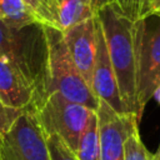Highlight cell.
<instances>
[{
  "label": "cell",
  "mask_w": 160,
  "mask_h": 160,
  "mask_svg": "<svg viewBox=\"0 0 160 160\" xmlns=\"http://www.w3.org/2000/svg\"><path fill=\"white\" fill-rule=\"evenodd\" d=\"M96 16L104 31L120 98L126 111L135 114V21L126 18L114 4L104 6Z\"/></svg>",
  "instance_id": "1"
},
{
  "label": "cell",
  "mask_w": 160,
  "mask_h": 160,
  "mask_svg": "<svg viewBox=\"0 0 160 160\" xmlns=\"http://www.w3.org/2000/svg\"><path fill=\"white\" fill-rule=\"evenodd\" d=\"M46 36L44 25L35 22L22 28L0 20V55L11 61L34 89V101L41 96L46 68Z\"/></svg>",
  "instance_id": "2"
},
{
  "label": "cell",
  "mask_w": 160,
  "mask_h": 160,
  "mask_svg": "<svg viewBox=\"0 0 160 160\" xmlns=\"http://www.w3.org/2000/svg\"><path fill=\"white\" fill-rule=\"evenodd\" d=\"M44 31L46 36L48 54L44 88L41 96L38 101L52 92H59L70 101L96 110L99 100L78 71L68 51L62 31L45 25Z\"/></svg>",
  "instance_id": "3"
},
{
  "label": "cell",
  "mask_w": 160,
  "mask_h": 160,
  "mask_svg": "<svg viewBox=\"0 0 160 160\" xmlns=\"http://www.w3.org/2000/svg\"><path fill=\"white\" fill-rule=\"evenodd\" d=\"M135 115L140 120L145 105L160 86V15L149 12L134 22Z\"/></svg>",
  "instance_id": "4"
},
{
  "label": "cell",
  "mask_w": 160,
  "mask_h": 160,
  "mask_svg": "<svg viewBox=\"0 0 160 160\" xmlns=\"http://www.w3.org/2000/svg\"><path fill=\"white\" fill-rule=\"evenodd\" d=\"M44 134L58 135L66 146L76 152L80 136L91 115L96 111L85 105L74 102L59 92H52L29 106Z\"/></svg>",
  "instance_id": "5"
},
{
  "label": "cell",
  "mask_w": 160,
  "mask_h": 160,
  "mask_svg": "<svg viewBox=\"0 0 160 160\" xmlns=\"http://www.w3.org/2000/svg\"><path fill=\"white\" fill-rule=\"evenodd\" d=\"M0 160H51L46 135L32 110H22L0 138Z\"/></svg>",
  "instance_id": "6"
},
{
  "label": "cell",
  "mask_w": 160,
  "mask_h": 160,
  "mask_svg": "<svg viewBox=\"0 0 160 160\" xmlns=\"http://www.w3.org/2000/svg\"><path fill=\"white\" fill-rule=\"evenodd\" d=\"M99 125L100 160H125V140L131 130L138 126L135 114H119L108 104L99 100L96 109Z\"/></svg>",
  "instance_id": "7"
},
{
  "label": "cell",
  "mask_w": 160,
  "mask_h": 160,
  "mask_svg": "<svg viewBox=\"0 0 160 160\" xmlns=\"http://www.w3.org/2000/svg\"><path fill=\"white\" fill-rule=\"evenodd\" d=\"M95 31H96V56H95V65L91 79V91L98 98V100H101L105 104H108L114 111L119 114H125L128 111L120 98L116 75L114 72L108 54L104 31L98 16L95 18Z\"/></svg>",
  "instance_id": "8"
},
{
  "label": "cell",
  "mask_w": 160,
  "mask_h": 160,
  "mask_svg": "<svg viewBox=\"0 0 160 160\" xmlns=\"http://www.w3.org/2000/svg\"><path fill=\"white\" fill-rule=\"evenodd\" d=\"M95 18L62 31L68 51L78 71L80 72L85 82L90 86V89L96 56Z\"/></svg>",
  "instance_id": "9"
},
{
  "label": "cell",
  "mask_w": 160,
  "mask_h": 160,
  "mask_svg": "<svg viewBox=\"0 0 160 160\" xmlns=\"http://www.w3.org/2000/svg\"><path fill=\"white\" fill-rule=\"evenodd\" d=\"M0 99L15 111H22L34 101V89L21 71L0 55Z\"/></svg>",
  "instance_id": "10"
},
{
  "label": "cell",
  "mask_w": 160,
  "mask_h": 160,
  "mask_svg": "<svg viewBox=\"0 0 160 160\" xmlns=\"http://www.w3.org/2000/svg\"><path fill=\"white\" fill-rule=\"evenodd\" d=\"M59 4V30L65 31L80 22L94 19L112 0H58Z\"/></svg>",
  "instance_id": "11"
},
{
  "label": "cell",
  "mask_w": 160,
  "mask_h": 160,
  "mask_svg": "<svg viewBox=\"0 0 160 160\" xmlns=\"http://www.w3.org/2000/svg\"><path fill=\"white\" fill-rule=\"evenodd\" d=\"M0 20L14 28L39 22L38 18L24 0H0Z\"/></svg>",
  "instance_id": "12"
},
{
  "label": "cell",
  "mask_w": 160,
  "mask_h": 160,
  "mask_svg": "<svg viewBox=\"0 0 160 160\" xmlns=\"http://www.w3.org/2000/svg\"><path fill=\"white\" fill-rule=\"evenodd\" d=\"M79 160H100L99 148V125L96 111L91 115L85 130L82 131L75 152Z\"/></svg>",
  "instance_id": "13"
},
{
  "label": "cell",
  "mask_w": 160,
  "mask_h": 160,
  "mask_svg": "<svg viewBox=\"0 0 160 160\" xmlns=\"http://www.w3.org/2000/svg\"><path fill=\"white\" fill-rule=\"evenodd\" d=\"M24 1L32 10L40 24L59 29L58 0H24Z\"/></svg>",
  "instance_id": "14"
},
{
  "label": "cell",
  "mask_w": 160,
  "mask_h": 160,
  "mask_svg": "<svg viewBox=\"0 0 160 160\" xmlns=\"http://www.w3.org/2000/svg\"><path fill=\"white\" fill-rule=\"evenodd\" d=\"M125 160H152V154L145 148L135 126L125 140Z\"/></svg>",
  "instance_id": "15"
},
{
  "label": "cell",
  "mask_w": 160,
  "mask_h": 160,
  "mask_svg": "<svg viewBox=\"0 0 160 160\" xmlns=\"http://www.w3.org/2000/svg\"><path fill=\"white\" fill-rule=\"evenodd\" d=\"M46 141L51 160H79L75 152L71 151L58 135H48Z\"/></svg>",
  "instance_id": "16"
},
{
  "label": "cell",
  "mask_w": 160,
  "mask_h": 160,
  "mask_svg": "<svg viewBox=\"0 0 160 160\" xmlns=\"http://www.w3.org/2000/svg\"><path fill=\"white\" fill-rule=\"evenodd\" d=\"M114 5L130 20L136 21L145 16V0H112Z\"/></svg>",
  "instance_id": "17"
},
{
  "label": "cell",
  "mask_w": 160,
  "mask_h": 160,
  "mask_svg": "<svg viewBox=\"0 0 160 160\" xmlns=\"http://www.w3.org/2000/svg\"><path fill=\"white\" fill-rule=\"evenodd\" d=\"M20 112L21 111H15L6 108L0 99V138L5 135V132L9 130V128L11 126V124Z\"/></svg>",
  "instance_id": "18"
},
{
  "label": "cell",
  "mask_w": 160,
  "mask_h": 160,
  "mask_svg": "<svg viewBox=\"0 0 160 160\" xmlns=\"http://www.w3.org/2000/svg\"><path fill=\"white\" fill-rule=\"evenodd\" d=\"M149 12L160 15V0H146V14Z\"/></svg>",
  "instance_id": "19"
},
{
  "label": "cell",
  "mask_w": 160,
  "mask_h": 160,
  "mask_svg": "<svg viewBox=\"0 0 160 160\" xmlns=\"http://www.w3.org/2000/svg\"><path fill=\"white\" fill-rule=\"evenodd\" d=\"M152 98H154V99H155V100H156V101L160 104V86H159V88L155 90V92H154Z\"/></svg>",
  "instance_id": "20"
},
{
  "label": "cell",
  "mask_w": 160,
  "mask_h": 160,
  "mask_svg": "<svg viewBox=\"0 0 160 160\" xmlns=\"http://www.w3.org/2000/svg\"><path fill=\"white\" fill-rule=\"evenodd\" d=\"M152 160H160V145L158 148V151L152 155Z\"/></svg>",
  "instance_id": "21"
},
{
  "label": "cell",
  "mask_w": 160,
  "mask_h": 160,
  "mask_svg": "<svg viewBox=\"0 0 160 160\" xmlns=\"http://www.w3.org/2000/svg\"><path fill=\"white\" fill-rule=\"evenodd\" d=\"M145 9H146V0H145Z\"/></svg>",
  "instance_id": "22"
}]
</instances>
